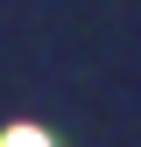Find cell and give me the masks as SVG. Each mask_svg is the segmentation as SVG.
Wrapping results in <instances>:
<instances>
[{
  "mask_svg": "<svg viewBox=\"0 0 141 147\" xmlns=\"http://www.w3.org/2000/svg\"><path fill=\"white\" fill-rule=\"evenodd\" d=\"M0 147H49V133H42V126H7Z\"/></svg>",
  "mask_w": 141,
  "mask_h": 147,
  "instance_id": "cell-1",
  "label": "cell"
}]
</instances>
